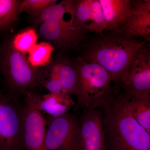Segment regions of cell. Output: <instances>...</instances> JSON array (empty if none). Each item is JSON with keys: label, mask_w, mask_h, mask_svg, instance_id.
Instances as JSON below:
<instances>
[{"label": "cell", "mask_w": 150, "mask_h": 150, "mask_svg": "<svg viewBox=\"0 0 150 150\" xmlns=\"http://www.w3.org/2000/svg\"><path fill=\"white\" fill-rule=\"evenodd\" d=\"M137 38L118 31L104 33L87 43L80 57L103 67L110 74L115 85L119 87L137 57L149 48L147 41Z\"/></svg>", "instance_id": "1"}, {"label": "cell", "mask_w": 150, "mask_h": 150, "mask_svg": "<svg viewBox=\"0 0 150 150\" xmlns=\"http://www.w3.org/2000/svg\"><path fill=\"white\" fill-rule=\"evenodd\" d=\"M128 100L116 88L102 108L106 150H150V135L129 112Z\"/></svg>", "instance_id": "2"}, {"label": "cell", "mask_w": 150, "mask_h": 150, "mask_svg": "<svg viewBox=\"0 0 150 150\" xmlns=\"http://www.w3.org/2000/svg\"><path fill=\"white\" fill-rule=\"evenodd\" d=\"M35 20L42 23L41 36L63 51L77 47L86 37L88 31L78 21L74 0H64L49 7Z\"/></svg>", "instance_id": "3"}, {"label": "cell", "mask_w": 150, "mask_h": 150, "mask_svg": "<svg viewBox=\"0 0 150 150\" xmlns=\"http://www.w3.org/2000/svg\"><path fill=\"white\" fill-rule=\"evenodd\" d=\"M78 77L77 101L75 110L102 108L115 88L110 74L100 65L87 62L80 56L72 61Z\"/></svg>", "instance_id": "4"}, {"label": "cell", "mask_w": 150, "mask_h": 150, "mask_svg": "<svg viewBox=\"0 0 150 150\" xmlns=\"http://www.w3.org/2000/svg\"><path fill=\"white\" fill-rule=\"evenodd\" d=\"M0 66L12 94L26 93L40 83L42 71L32 67L10 42L2 48Z\"/></svg>", "instance_id": "5"}, {"label": "cell", "mask_w": 150, "mask_h": 150, "mask_svg": "<svg viewBox=\"0 0 150 150\" xmlns=\"http://www.w3.org/2000/svg\"><path fill=\"white\" fill-rule=\"evenodd\" d=\"M23 106L0 93V150H24Z\"/></svg>", "instance_id": "6"}, {"label": "cell", "mask_w": 150, "mask_h": 150, "mask_svg": "<svg viewBox=\"0 0 150 150\" xmlns=\"http://www.w3.org/2000/svg\"><path fill=\"white\" fill-rule=\"evenodd\" d=\"M46 119L47 150H82L79 119L69 112Z\"/></svg>", "instance_id": "7"}, {"label": "cell", "mask_w": 150, "mask_h": 150, "mask_svg": "<svg viewBox=\"0 0 150 150\" xmlns=\"http://www.w3.org/2000/svg\"><path fill=\"white\" fill-rule=\"evenodd\" d=\"M23 106V144L24 150H47V122L35 106L37 94L28 92Z\"/></svg>", "instance_id": "8"}, {"label": "cell", "mask_w": 150, "mask_h": 150, "mask_svg": "<svg viewBox=\"0 0 150 150\" xmlns=\"http://www.w3.org/2000/svg\"><path fill=\"white\" fill-rule=\"evenodd\" d=\"M82 150H106L102 112L97 109L84 110L79 119Z\"/></svg>", "instance_id": "9"}, {"label": "cell", "mask_w": 150, "mask_h": 150, "mask_svg": "<svg viewBox=\"0 0 150 150\" xmlns=\"http://www.w3.org/2000/svg\"><path fill=\"white\" fill-rule=\"evenodd\" d=\"M129 94L150 93V49L142 52L120 85Z\"/></svg>", "instance_id": "10"}, {"label": "cell", "mask_w": 150, "mask_h": 150, "mask_svg": "<svg viewBox=\"0 0 150 150\" xmlns=\"http://www.w3.org/2000/svg\"><path fill=\"white\" fill-rule=\"evenodd\" d=\"M127 36L150 40V1L134 0L131 15L118 30Z\"/></svg>", "instance_id": "11"}, {"label": "cell", "mask_w": 150, "mask_h": 150, "mask_svg": "<svg viewBox=\"0 0 150 150\" xmlns=\"http://www.w3.org/2000/svg\"><path fill=\"white\" fill-rule=\"evenodd\" d=\"M105 21V31H118L126 23L131 13V0H99Z\"/></svg>", "instance_id": "12"}, {"label": "cell", "mask_w": 150, "mask_h": 150, "mask_svg": "<svg viewBox=\"0 0 150 150\" xmlns=\"http://www.w3.org/2000/svg\"><path fill=\"white\" fill-rule=\"evenodd\" d=\"M76 104L71 96L62 93H50L42 96L37 94L35 100L36 108L53 117L64 115Z\"/></svg>", "instance_id": "13"}, {"label": "cell", "mask_w": 150, "mask_h": 150, "mask_svg": "<svg viewBox=\"0 0 150 150\" xmlns=\"http://www.w3.org/2000/svg\"><path fill=\"white\" fill-rule=\"evenodd\" d=\"M127 93L129 112L150 135V93Z\"/></svg>", "instance_id": "14"}, {"label": "cell", "mask_w": 150, "mask_h": 150, "mask_svg": "<svg viewBox=\"0 0 150 150\" xmlns=\"http://www.w3.org/2000/svg\"><path fill=\"white\" fill-rule=\"evenodd\" d=\"M58 69L62 86V93L71 96L76 95L78 88V77L72 61L61 58L54 62Z\"/></svg>", "instance_id": "15"}, {"label": "cell", "mask_w": 150, "mask_h": 150, "mask_svg": "<svg viewBox=\"0 0 150 150\" xmlns=\"http://www.w3.org/2000/svg\"><path fill=\"white\" fill-rule=\"evenodd\" d=\"M84 27L88 32L95 33L98 35H101L105 31L104 14L99 0H91V8Z\"/></svg>", "instance_id": "16"}, {"label": "cell", "mask_w": 150, "mask_h": 150, "mask_svg": "<svg viewBox=\"0 0 150 150\" xmlns=\"http://www.w3.org/2000/svg\"><path fill=\"white\" fill-rule=\"evenodd\" d=\"M21 1L0 0V32L13 25L18 19Z\"/></svg>", "instance_id": "17"}, {"label": "cell", "mask_w": 150, "mask_h": 150, "mask_svg": "<svg viewBox=\"0 0 150 150\" xmlns=\"http://www.w3.org/2000/svg\"><path fill=\"white\" fill-rule=\"evenodd\" d=\"M54 48L49 42L36 44L28 53V61L32 67L39 68L49 64Z\"/></svg>", "instance_id": "18"}, {"label": "cell", "mask_w": 150, "mask_h": 150, "mask_svg": "<svg viewBox=\"0 0 150 150\" xmlns=\"http://www.w3.org/2000/svg\"><path fill=\"white\" fill-rule=\"evenodd\" d=\"M37 40L35 30L28 28L16 35L10 43L15 50L24 55L29 53L37 44Z\"/></svg>", "instance_id": "19"}, {"label": "cell", "mask_w": 150, "mask_h": 150, "mask_svg": "<svg viewBox=\"0 0 150 150\" xmlns=\"http://www.w3.org/2000/svg\"><path fill=\"white\" fill-rule=\"evenodd\" d=\"M57 0H24L21 1L18 8L19 15L26 12L33 18L38 16L43 11L57 4Z\"/></svg>", "instance_id": "20"}, {"label": "cell", "mask_w": 150, "mask_h": 150, "mask_svg": "<svg viewBox=\"0 0 150 150\" xmlns=\"http://www.w3.org/2000/svg\"><path fill=\"white\" fill-rule=\"evenodd\" d=\"M40 83L51 93H62V86L58 69L54 62L49 67L48 71H42Z\"/></svg>", "instance_id": "21"}, {"label": "cell", "mask_w": 150, "mask_h": 150, "mask_svg": "<svg viewBox=\"0 0 150 150\" xmlns=\"http://www.w3.org/2000/svg\"><path fill=\"white\" fill-rule=\"evenodd\" d=\"M2 51V48H1L0 46V65H1V59Z\"/></svg>", "instance_id": "22"}]
</instances>
